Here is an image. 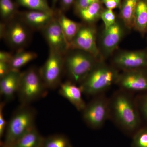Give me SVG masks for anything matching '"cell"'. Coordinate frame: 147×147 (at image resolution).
<instances>
[{
	"label": "cell",
	"instance_id": "6da1fadb",
	"mask_svg": "<svg viewBox=\"0 0 147 147\" xmlns=\"http://www.w3.org/2000/svg\"><path fill=\"white\" fill-rule=\"evenodd\" d=\"M36 111L30 105L21 104L7 122L2 147H9L35 127Z\"/></svg>",
	"mask_w": 147,
	"mask_h": 147
},
{
	"label": "cell",
	"instance_id": "7a4b0ae2",
	"mask_svg": "<svg viewBox=\"0 0 147 147\" xmlns=\"http://www.w3.org/2000/svg\"><path fill=\"white\" fill-rule=\"evenodd\" d=\"M65 72L75 83H81L99 60L83 50L70 49L64 55Z\"/></svg>",
	"mask_w": 147,
	"mask_h": 147
},
{
	"label": "cell",
	"instance_id": "3957f363",
	"mask_svg": "<svg viewBox=\"0 0 147 147\" xmlns=\"http://www.w3.org/2000/svg\"><path fill=\"white\" fill-rule=\"evenodd\" d=\"M119 74L116 69L99 61L80 83L83 94L95 95L100 94L117 82Z\"/></svg>",
	"mask_w": 147,
	"mask_h": 147
},
{
	"label": "cell",
	"instance_id": "277c9868",
	"mask_svg": "<svg viewBox=\"0 0 147 147\" xmlns=\"http://www.w3.org/2000/svg\"><path fill=\"white\" fill-rule=\"evenodd\" d=\"M48 89L43 82L39 69L31 67L21 72L17 94L21 104L30 105L44 97Z\"/></svg>",
	"mask_w": 147,
	"mask_h": 147
},
{
	"label": "cell",
	"instance_id": "5b68a950",
	"mask_svg": "<svg viewBox=\"0 0 147 147\" xmlns=\"http://www.w3.org/2000/svg\"><path fill=\"white\" fill-rule=\"evenodd\" d=\"M110 111L116 122L124 129L133 131L139 123V114L133 100L125 93L115 95L110 104Z\"/></svg>",
	"mask_w": 147,
	"mask_h": 147
},
{
	"label": "cell",
	"instance_id": "8992f818",
	"mask_svg": "<svg viewBox=\"0 0 147 147\" xmlns=\"http://www.w3.org/2000/svg\"><path fill=\"white\" fill-rule=\"evenodd\" d=\"M29 28L19 18L0 25V36L10 47L18 50L23 49L30 39Z\"/></svg>",
	"mask_w": 147,
	"mask_h": 147
},
{
	"label": "cell",
	"instance_id": "52a82bcc",
	"mask_svg": "<svg viewBox=\"0 0 147 147\" xmlns=\"http://www.w3.org/2000/svg\"><path fill=\"white\" fill-rule=\"evenodd\" d=\"M64 55L50 50L45 63L39 69L40 73L47 89L59 87L64 70Z\"/></svg>",
	"mask_w": 147,
	"mask_h": 147
},
{
	"label": "cell",
	"instance_id": "ba28073f",
	"mask_svg": "<svg viewBox=\"0 0 147 147\" xmlns=\"http://www.w3.org/2000/svg\"><path fill=\"white\" fill-rule=\"evenodd\" d=\"M110 111V103L108 100L103 97H98L86 104L82 112L87 124L92 128L97 129L103 125Z\"/></svg>",
	"mask_w": 147,
	"mask_h": 147
},
{
	"label": "cell",
	"instance_id": "9c48e42d",
	"mask_svg": "<svg viewBox=\"0 0 147 147\" xmlns=\"http://www.w3.org/2000/svg\"><path fill=\"white\" fill-rule=\"evenodd\" d=\"M97 32L92 24H84L74 38L70 45V49L83 50L98 59L100 51L96 43Z\"/></svg>",
	"mask_w": 147,
	"mask_h": 147
},
{
	"label": "cell",
	"instance_id": "30bf717a",
	"mask_svg": "<svg viewBox=\"0 0 147 147\" xmlns=\"http://www.w3.org/2000/svg\"><path fill=\"white\" fill-rule=\"evenodd\" d=\"M50 50L64 55L69 49V43L64 34L57 17L41 30Z\"/></svg>",
	"mask_w": 147,
	"mask_h": 147
},
{
	"label": "cell",
	"instance_id": "8fae6325",
	"mask_svg": "<svg viewBox=\"0 0 147 147\" xmlns=\"http://www.w3.org/2000/svg\"><path fill=\"white\" fill-rule=\"evenodd\" d=\"M113 62L124 71L141 69L147 67V53L142 50L123 51L115 56Z\"/></svg>",
	"mask_w": 147,
	"mask_h": 147
},
{
	"label": "cell",
	"instance_id": "7c38bea8",
	"mask_svg": "<svg viewBox=\"0 0 147 147\" xmlns=\"http://www.w3.org/2000/svg\"><path fill=\"white\" fill-rule=\"evenodd\" d=\"M116 83L126 90H147V73L142 69L126 70L120 75L119 74Z\"/></svg>",
	"mask_w": 147,
	"mask_h": 147
},
{
	"label": "cell",
	"instance_id": "4fadbf2b",
	"mask_svg": "<svg viewBox=\"0 0 147 147\" xmlns=\"http://www.w3.org/2000/svg\"><path fill=\"white\" fill-rule=\"evenodd\" d=\"M123 34V27L118 21L110 28L104 29L100 41L103 57H107L115 50L122 39Z\"/></svg>",
	"mask_w": 147,
	"mask_h": 147
},
{
	"label": "cell",
	"instance_id": "5bb4252c",
	"mask_svg": "<svg viewBox=\"0 0 147 147\" xmlns=\"http://www.w3.org/2000/svg\"><path fill=\"white\" fill-rule=\"evenodd\" d=\"M56 17L55 12L30 10L20 13L19 18L28 27L41 31Z\"/></svg>",
	"mask_w": 147,
	"mask_h": 147
},
{
	"label": "cell",
	"instance_id": "9a60e30c",
	"mask_svg": "<svg viewBox=\"0 0 147 147\" xmlns=\"http://www.w3.org/2000/svg\"><path fill=\"white\" fill-rule=\"evenodd\" d=\"M21 75L19 70H11L0 78V93L5 101H11L17 94Z\"/></svg>",
	"mask_w": 147,
	"mask_h": 147
},
{
	"label": "cell",
	"instance_id": "2e32d148",
	"mask_svg": "<svg viewBox=\"0 0 147 147\" xmlns=\"http://www.w3.org/2000/svg\"><path fill=\"white\" fill-rule=\"evenodd\" d=\"M59 93L79 111L82 112L86 105L82 96V89L71 81L61 83L59 86Z\"/></svg>",
	"mask_w": 147,
	"mask_h": 147
},
{
	"label": "cell",
	"instance_id": "e0dca14e",
	"mask_svg": "<svg viewBox=\"0 0 147 147\" xmlns=\"http://www.w3.org/2000/svg\"><path fill=\"white\" fill-rule=\"evenodd\" d=\"M140 0H122L120 6V17L126 28L134 27V16Z\"/></svg>",
	"mask_w": 147,
	"mask_h": 147
},
{
	"label": "cell",
	"instance_id": "ac0fdd59",
	"mask_svg": "<svg viewBox=\"0 0 147 147\" xmlns=\"http://www.w3.org/2000/svg\"><path fill=\"white\" fill-rule=\"evenodd\" d=\"M56 17L70 46V43L79 32L82 24L71 20L61 12H59Z\"/></svg>",
	"mask_w": 147,
	"mask_h": 147
},
{
	"label": "cell",
	"instance_id": "d6986e66",
	"mask_svg": "<svg viewBox=\"0 0 147 147\" xmlns=\"http://www.w3.org/2000/svg\"><path fill=\"white\" fill-rule=\"evenodd\" d=\"M100 0H96L86 8L76 12L85 24H92L100 18L103 10Z\"/></svg>",
	"mask_w": 147,
	"mask_h": 147
},
{
	"label": "cell",
	"instance_id": "ffe728a7",
	"mask_svg": "<svg viewBox=\"0 0 147 147\" xmlns=\"http://www.w3.org/2000/svg\"><path fill=\"white\" fill-rule=\"evenodd\" d=\"M43 138L35 127L9 147H41Z\"/></svg>",
	"mask_w": 147,
	"mask_h": 147
},
{
	"label": "cell",
	"instance_id": "44dd1931",
	"mask_svg": "<svg viewBox=\"0 0 147 147\" xmlns=\"http://www.w3.org/2000/svg\"><path fill=\"white\" fill-rule=\"evenodd\" d=\"M134 28L142 34L147 31V0H140L134 16Z\"/></svg>",
	"mask_w": 147,
	"mask_h": 147
},
{
	"label": "cell",
	"instance_id": "7402d4cb",
	"mask_svg": "<svg viewBox=\"0 0 147 147\" xmlns=\"http://www.w3.org/2000/svg\"><path fill=\"white\" fill-rule=\"evenodd\" d=\"M37 56V54L34 52L26 51L23 49L18 50L13 55L9 63L11 69L19 70L21 67L36 59Z\"/></svg>",
	"mask_w": 147,
	"mask_h": 147
},
{
	"label": "cell",
	"instance_id": "603a6c76",
	"mask_svg": "<svg viewBox=\"0 0 147 147\" xmlns=\"http://www.w3.org/2000/svg\"><path fill=\"white\" fill-rule=\"evenodd\" d=\"M17 13L16 5L12 0H0V14L3 22L11 21Z\"/></svg>",
	"mask_w": 147,
	"mask_h": 147
},
{
	"label": "cell",
	"instance_id": "cb8c5ba5",
	"mask_svg": "<svg viewBox=\"0 0 147 147\" xmlns=\"http://www.w3.org/2000/svg\"><path fill=\"white\" fill-rule=\"evenodd\" d=\"M41 147H72L67 137L57 134L43 137Z\"/></svg>",
	"mask_w": 147,
	"mask_h": 147
},
{
	"label": "cell",
	"instance_id": "d4e9b609",
	"mask_svg": "<svg viewBox=\"0 0 147 147\" xmlns=\"http://www.w3.org/2000/svg\"><path fill=\"white\" fill-rule=\"evenodd\" d=\"M19 5L26 7L30 10L53 12L47 0H16Z\"/></svg>",
	"mask_w": 147,
	"mask_h": 147
},
{
	"label": "cell",
	"instance_id": "484cf974",
	"mask_svg": "<svg viewBox=\"0 0 147 147\" xmlns=\"http://www.w3.org/2000/svg\"><path fill=\"white\" fill-rule=\"evenodd\" d=\"M100 18L102 19L104 23V29H108L117 22L115 14L113 11V9H103Z\"/></svg>",
	"mask_w": 147,
	"mask_h": 147
},
{
	"label": "cell",
	"instance_id": "4316f807",
	"mask_svg": "<svg viewBox=\"0 0 147 147\" xmlns=\"http://www.w3.org/2000/svg\"><path fill=\"white\" fill-rule=\"evenodd\" d=\"M133 146L134 147H147V129H141L135 134Z\"/></svg>",
	"mask_w": 147,
	"mask_h": 147
},
{
	"label": "cell",
	"instance_id": "83f0119b",
	"mask_svg": "<svg viewBox=\"0 0 147 147\" xmlns=\"http://www.w3.org/2000/svg\"><path fill=\"white\" fill-rule=\"evenodd\" d=\"M5 103L2 102L0 105V138L3 139L5 133L7 126V122L6 121L4 116L3 108Z\"/></svg>",
	"mask_w": 147,
	"mask_h": 147
},
{
	"label": "cell",
	"instance_id": "f1b7e54d",
	"mask_svg": "<svg viewBox=\"0 0 147 147\" xmlns=\"http://www.w3.org/2000/svg\"><path fill=\"white\" fill-rule=\"evenodd\" d=\"M96 0H75L74 4L76 12L86 8Z\"/></svg>",
	"mask_w": 147,
	"mask_h": 147
},
{
	"label": "cell",
	"instance_id": "f546056e",
	"mask_svg": "<svg viewBox=\"0 0 147 147\" xmlns=\"http://www.w3.org/2000/svg\"><path fill=\"white\" fill-rule=\"evenodd\" d=\"M102 4L108 9H114L119 7L122 0H100Z\"/></svg>",
	"mask_w": 147,
	"mask_h": 147
},
{
	"label": "cell",
	"instance_id": "4dcf8cb0",
	"mask_svg": "<svg viewBox=\"0 0 147 147\" xmlns=\"http://www.w3.org/2000/svg\"><path fill=\"white\" fill-rule=\"evenodd\" d=\"M11 70L10 64L0 62V78L5 76Z\"/></svg>",
	"mask_w": 147,
	"mask_h": 147
},
{
	"label": "cell",
	"instance_id": "1f68e13d",
	"mask_svg": "<svg viewBox=\"0 0 147 147\" xmlns=\"http://www.w3.org/2000/svg\"><path fill=\"white\" fill-rule=\"evenodd\" d=\"M13 55L9 52L5 51L0 52V62L10 63Z\"/></svg>",
	"mask_w": 147,
	"mask_h": 147
},
{
	"label": "cell",
	"instance_id": "d6a6232c",
	"mask_svg": "<svg viewBox=\"0 0 147 147\" xmlns=\"http://www.w3.org/2000/svg\"><path fill=\"white\" fill-rule=\"evenodd\" d=\"M61 6L63 10H67L74 4L75 0H60Z\"/></svg>",
	"mask_w": 147,
	"mask_h": 147
},
{
	"label": "cell",
	"instance_id": "836d02e7",
	"mask_svg": "<svg viewBox=\"0 0 147 147\" xmlns=\"http://www.w3.org/2000/svg\"><path fill=\"white\" fill-rule=\"evenodd\" d=\"M140 108L143 115L147 119V96L142 100Z\"/></svg>",
	"mask_w": 147,
	"mask_h": 147
}]
</instances>
